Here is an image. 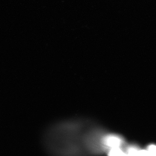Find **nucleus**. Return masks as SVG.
Instances as JSON below:
<instances>
[{"label":"nucleus","instance_id":"nucleus-2","mask_svg":"<svg viewBox=\"0 0 156 156\" xmlns=\"http://www.w3.org/2000/svg\"><path fill=\"white\" fill-rule=\"evenodd\" d=\"M147 151L150 156H156V146H150Z\"/></svg>","mask_w":156,"mask_h":156},{"label":"nucleus","instance_id":"nucleus-1","mask_svg":"<svg viewBox=\"0 0 156 156\" xmlns=\"http://www.w3.org/2000/svg\"><path fill=\"white\" fill-rule=\"evenodd\" d=\"M107 133L91 120L75 119L56 123L48 132L46 143L53 156H96L107 150Z\"/></svg>","mask_w":156,"mask_h":156}]
</instances>
